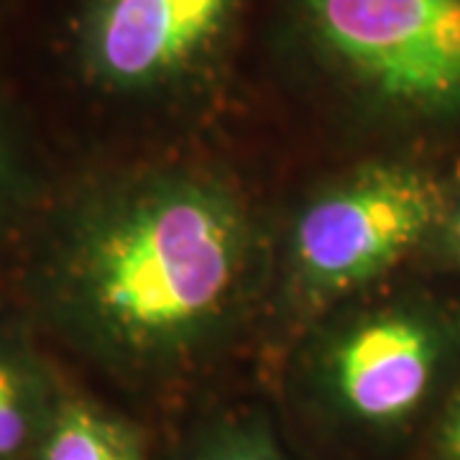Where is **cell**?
I'll return each mask as SVG.
<instances>
[{
    "mask_svg": "<svg viewBox=\"0 0 460 460\" xmlns=\"http://www.w3.org/2000/svg\"><path fill=\"white\" fill-rule=\"evenodd\" d=\"M248 263V226L213 184L166 180L118 208L90 238L83 292L120 345L169 353L228 310Z\"/></svg>",
    "mask_w": 460,
    "mask_h": 460,
    "instance_id": "1",
    "label": "cell"
},
{
    "mask_svg": "<svg viewBox=\"0 0 460 460\" xmlns=\"http://www.w3.org/2000/svg\"><path fill=\"white\" fill-rule=\"evenodd\" d=\"M314 39L363 87L394 105H460V0H302Z\"/></svg>",
    "mask_w": 460,
    "mask_h": 460,
    "instance_id": "2",
    "label": "cell"
},
{
    "mask_svg": "<svg viewBox=\"0 0 460 460\" xmlns=\"http://www.w3.org/2000/svg\"><path fill=\"white\" fill-rule=\"evenodd\" d=\"M440 213L438 187L399 166L368 169L332 187L299 215L296 274L317 292H345L394 266Z\"/></svg>",
    "mask_w": 460,
    "mask_h": 460,
    "instance_id": "3",
    "label": "cell"
},
{
    "mask_svg": "<svg viewBox=\"0 0 460 460\" xmlns=\"http://www.w3.org/2000/svg\"><path fill=\"white\" fill-rule=\"evenodd\" d=\"M235 0H100L90 57L108 83L144 87L187 65L223 29Z\"/></svg>",
    "mask_w": 460,
    "mask_h": 460,
    "instance_id": "4",
    "label": "cell"
},
{
    "mask_svg": "<svg viewBox=\"0 0 460 460\" xmlns=\"http://www.w3.org/2000/svg\"><path fill=\"white\" fill-rule=\"evenodd\" d=\"M438 366L432 330L411 314L371 317L332 350V386L366 422H396L420 407Z\"/></svg>",
    "mask_w": 460,
    "mask_h": 460,
    "instance_id": "5",
    "label": "cell"
},
{
    "mask_svg": "<svg viewBox=\"0 0 460 460\" xmlns=\"http://www.w3.org/2000/svg\"><path fill=\"white\" fill-rule=\"evenodd\" d=\"M41 460H141V445L113 417L72 404L54 420Z\"/></svg>",
    "mask_w": 460,
    "mask_h": 460,
    "instance_id": "6",
    "label": "cell"
},
{
    "mask_svg": "<svg viewBox=\"0 0 460 460\" xmlns=\"http://www.w3.org/2000/svg\"><path fill=\"white\" fill-rule=\"evenodd\" d=\"M29 399L11 363L0 358V460L11 458L29 438Z\"/></svg>",
    "mask_w": 460,
    "mask_h": 460,
    "instance_id": "7",
    "label": "cell"
},
{
    "mask_svg": "<svg viewBox=\"0 0 460 460\" xmlns=\"http://www.w3.org/2000/svg\"><path fill=\"white\" fill-rule=\"evenodd\" d=\"M443 445H445L447 458L460 460V402L456 404V410L450 411L447 422H445Z\"/></svg>",
    "mask_w": 460,
    "mask_h": 460,
    "instance_id": "8",
    "label": "cell"
},
{
    "mask_svg": "<svg viewBox=\"0 0 460 460\" xmlns=\"http://www.w3.org/2000/svg\"><path fill=\"white\" fill-rule=\"evenodd\" d=\"M213 460H277L274 456H269L266 450H256V447H241V450H230L223 453Z\"/></svg>",
    "mask_w": 460,
    "mask_h": 460,
    "instance_id": "9",
    "label": "cell"
},
{
    "mask_svg": "<svg viewBox=\"0 0 460 460\" xmlns=\"http://www.w3.org/2000/svg\"><path fill=\"white\" fill-rule=\"evenodd\" d=\"M453 241H456V246H458L460 251V210L458 215H456V220H453Z\"/></svg>",
    "mask_w": 460,
    "mask_h": 460,
    "instance_id": "10",
    "label": "cell"
}]
</instances>
